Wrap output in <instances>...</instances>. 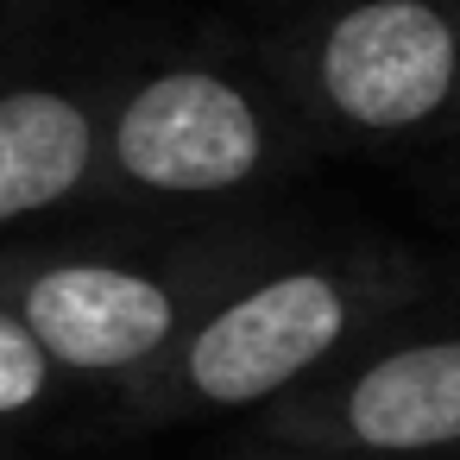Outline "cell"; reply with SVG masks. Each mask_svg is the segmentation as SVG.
<instances>
[{"mask_svg": "<svg viewBox=\"0 0 460 460\" xmlns=\"http://www.w3.org/2000/svg\"><path fill=\"white\" fill-rule=\"evenodd\" d=\"M265 133L252 102L202 70L152 76L114 120V164L164 196L234 190L259 171Z\"/></svg>", "mask_w": 460, "mask_h": 460, "instance_id": "6da1fadb", "label": "cell"}, {"mask_svg": "<svg viewBox=\"0 0 460 460\" xmlns=\"http://www.w3.org/2000/svg\"><path fill=\"white\" fill-rule=\"evenodd\" d=\"M454 76L460 45L429 0H366L322 39V89L353 127H416L454 95Z\"/></svg>", "mask_w": 460, "mask_h": 460, "instance_id": "7a4b0ae2", "label": "cell"}, {"mask_svg": "<svg viewBox=\"0 0 460 460\" xmlns=\"http://www.w3.org/2000/svg\"><path fill=\"white\" fill-rule=\"evenodd\" d=\"M7 309L64 372H120L158 353L177 328V303L158 278L102 259H58L20 271Z\"/></svg>", "mask_w": 460, "mask_h": 460, "instance_id": "3957f363", "label": "cell"}, {"mask_svg": "<svg viewBox=\"0 0 460 460\" xmlns=\"http://www.w3.org/2000/svg\"><path fill=\"white\" fill-rule=\"evenodd\" d=\"M347 328V296L322 271H290L221 309L190 341V385L208 403H252L315 366Z\"/></svg>", "mask_w": 460, "mask_h": 460, "instance_id": "277c9868", "label": "cell"}, {"mask_svg": "<svg viewBox=\"0 0 460 460\" xmlns=\"http://www.w3.org/2000/svg\"><path fill=\"white\" fill-rule=\"evenodd\" d=\"M95 164V120L64 89H7L0 95V227L58 208Z\"/></svg>", "mask_w": 460, "mask_h": 460, "instance_id": "5b68a950", "label": "cell"}, {"mask_svg": "<svg viewBox=\"0 0 460 460\" xmlns=\"http://www.w3.org/2000/svg\"><path fill=\"white\" fill-rule=\"evenodd\" d=\"M347 422L366 447L385 454L460 441V341H429L378 359L353 385Z\"/></svg>", "mask_w": 460, "mask_h": 460, "instance_id": "8992f818", "label": "cell"}, {"mask_svg": "<svg viewBox=\"0 0 460 460\" xmlns=\"http://www.w3.org/2000/svg\"><path fill=\"white\" fill-rule=\"evenodd\" d=\"M51 359H45V347L26 334V322L0 303V422L7 416H26V410H39L45 403V391H51Z\"/></svg>", "mask_w": 460, "mask_h": 460, "instance_id": "52a82bcc", "label": "cell"}]
</instances>
